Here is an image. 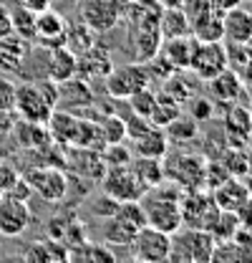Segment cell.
Masks as SVG:
<instances>
[{"label": "cell", "mask_w": 252, "mask_h": 263, "mask_svg": "<svg viewBox=\"0 0 252 263\" xmlns=\"http://www.w3.org/2000/svg\"><path fill=\"white\" fill-rule=\"evenodd\" d=\"M179 197H182V187L174 185L172 180H164L159 182L157 187H149L144 195L139 197V205L144 210V220L146 226L164 233H177L182 228V205H179Z\"/></svg>", "instance_id": "1"}, {"label": "cell", "mask_w": 252, "mask_h": 263, "mask_svg": "<svg viewBox=\"0 0 252 263\" xmlns=\"http://www.w3.org/2000/svg\"><path fill=\"white\" fill-rule=\"evenodd\" d=\"M237 228H240V218H237V213H232V210H220L217 218H215V223H212V228H209V235H212L215 243H217V240L232 238V235L237 233Z\"/></svg>", "instance_id": "36"}, {"label": "cell", "mask_w": 252, "mask_h": 263, "mask_svg": "<svg viewBox=\"0 0 252 263\" xmlns=\"http://www.w3.org/2000/svg\"><path fill=\"white\" fill-rule=\"evenodd\" d=\"M91 89H89V81H83V79H66L58 84V99L56 101H66V109H71V106H86V104H91Z\"/></svg>", "instance_id": "29"}, {"label": "cell", "mask_w": 252, "mask_h": 263, "mask_svg": "<svg viewBox=\"0 0 252 263\" xmlns=\"http://www.w3.org/2000/svg\"><path fill=\"white\" fill-rule=\"evenodd\" d=\"M212 200H215V205L220 210L237 213L250 200V193H247V185H245L242 177H227L217 187H212Z\"/></svg>", "instance_id": "18"}, {"label": "cell", "mask_w": 252, "mask_h": 263, "mask_svg": "<svg viewBox=\"0 0 252 263\" xmlns=\"http://www.w3.org/2000/svg\"><path fill=\"white\" fill-rule=\"evenodd\" d=\"M106 149H101V160L106 167H126L131 162V152L124 147V142H116V144H103Z\"/></svg>", "instance_id": "39"}, {"label": "cell", "mask_w": 252, "mask_h": 263, "mask_svg": "<svg viewBox=\"0 0 252 263\" xmlns=\"http://www.w3.org/2000/svg\"><path fill=\"white\" fill-rule=\"evenodd\" d=\"M179 205H182V226H187V228L209 230L215 218H217V213H220V208L215 205L212 195H204V187L182 190Z\"/></svg>", "instance_id": "6"}, {"label": "cell", "mask_w": 252, "mask_h": 263, "mask_svg": "<svg viewBox=\"0 0 252 263\" xmlns=\"http://www.w3.org/2000/svg\"><path fill=\"white\" fill-rule=\"evenodd\" d=\"M164 132H166L169 144H184V142H192V139L199 137V122L192 119V117L179 114L177 119H172V122L164 127Z\"/></svg>", "instance_id": "30"}, {"label": "cell", "mask_w": 252, "mask_h": 263, "mask_svg": "<svg viewBox=\"0 0 252 263\" xmlns=\"http://www.w3.org/2000/svg\"><path fill=\"white\" fill-rule=\"evenodd\" d=\"M28 185L35 195H40L46 202H61L68 193V182L58 167H35L28 172Z\"/></svg>", "instance_id": "12"}, {"label": "cell", "mask_w": 252, "mask_h": 263, "mask_svg": "<svg viewBox=\"0 0 252 263\" xmlns=\"http://www.w3.org/2000/svg\"><path fill=\"white\" fill-rule=\"evenodd\" d=\"M161 84H164L161 91H166L169 97H174L177 101H189V99L199 91V84H202V81H199L189 68H179V71H172Z\"/></svg>", "instance_id": "23"}, {"label": "cell", "mask_w": 252, "mask_h": 263, "mask_svg": "<svg viewBox=\"0 0 252 263\" xmlns=\"http://www.w3.org/2000/svg\"><path fill=\"white\" fill-rule=\"evenodd\" d=\"M15 106V81H10V76L0 73V114L13 111Z\"/></svg>", "instance_id": "42"}, {"label": "cell", "mask_w": 252, "mask_h": 263, "mask_svg": "<svg viewBox=\"0 0 252 263\" xmlns=\"http://www.w3.org/2000/svg\"><path fill=\"white\" fill-rule=\"evenodd\" d=\"M48 129H51V137L58 139V142H71L73 144V137H76V127H78V119L66 109V111H51L48 117Z\"/></svg>", "instance_id": "32"}, {"label": "cell", "mask_w": 252, "mask_h": 263, "mask_svg": "<svg viewBox=\"0 0 252 263\" xmlns=\"http://www.w3.org/2000/svg\"><path fill=\"white\" fill-rule=\"evenodd\" d=\"M76 68H78V56L68 46H58V48L48 51V61H46V68H43V76L56 81V84H61L66 79L76 76Z\"/></svg>", "instance_id": "19"}, {"label": "cell", "mask_w": 252, "mask_h": 263, "mask_svg": "<svg viewBox=\"0 0 252 263\" xmlns=\"http://www.w3.org/2000/svg\"><path fill=\"white\" fill-rule=\"evenodd\" d=\"M247 175H252V147L247 149Z\"/></svg>", "instance_id": "50"}, {"label": "cell", "mask_w": 252, "mask_h": 263, "mask_svg": "<svg viewBox=\"0 0 252 263\" xmlns=\"http://www.w3.org/2000/svg\"><path fill=\"white\" fill-rule=\"evenodd\" d=\"M245 3H250V0H245Z\"/></svg>", "instance_id": "57"}, {"label": "cell", "mask_w": 252, "mask_h": 263, "mask_svg": "<svg viewBox=\"0 0 252 263\" xmlns=\"http://www.w3.org/2000/svg\"><path fill=\"white\" fill-rule=\"evenodd\" d=\"M26 261H33V263H51V261H68V248L66 243L58 240V238H38L33 240L28 246V251L23 253Z\"/></svg>", "instance_id": "22"}, {"label": "cell", "mask_w": 252, "mask_h": 263, "mask_svg": "<svg viewBox=\"0 0 252 263\" xmlns=\"http://www.w3.org/2000/svg\"><path fill=\"white\" fill-rule=\"evenodd\" d=\"M179 114H182V101H177L174 97H169L166 91H159L149 122L157 124V127H166V124H169L172 119H177Z\"/></svg>", "instance_id": "33"}, {"label": "cell", "mask_w": 252, "mask_h": 263, "mask_svg": "<svg viewBox=\"0 0 252 263\" xmlns=\"http://www.w3.org/2000/svg\"><path fill=\"white\" fill-rule=\"evenodd\" d=\"M101 185L103 193L114 197L116 202H129V200H139L146 193V187L139 182V177L134 175V170L126 167H106L101 175Z\"/></svg>", "instance_id": "9"}, {"label": "cell", "mask_w": 252, "mask_h": 263, "mask_svg": "<svg viewBox=\"0 0 252 263\" xmlns=\"http://www.w3.org/2000/svg\"><path fill=\"white\" fill-rule=\"evenodd\" d=\"M26 56H28V41L10 33L5 38H0V68L5 73H18L23 71L26 64Z\"/></svg>", "instance_id": "20"}, {"label": "cell", "mask_w": 252, "mask_h": 263, "mask_svg": "<svg viewBox=\"0 0 252 263\" xmlns=\"http://www.w3.org/2000/svg\"><path fill=\"white\" fill-rule=\"evenodd\" d=\"M159 33L161 38H177V35H189V21L182 10V5H169L161 8L159 15Z\"/></svg>", "instance_id": "26"}, {"label": "cell", "mask_w": 252, "mask_h": 263, "mask_svg": "<svg viewBox=\"0 0 252 263\" xmlns=\"http://www.w3.org/2000/svg\"><path fill=\"white\" fill-rule=\"evenodd\" d=\"M134 43H136V59H139V61H149L152 56H157L159 43H161L159 23L136 26V31H134Z\"/></svg>", "instance_id": "28"}, {"label": "cell", "mask_w": 252, "mask_h": 263, "mask_svg": "<svg viewBox=\"0 0 252 263\" xmlns=\"http://www.w3.org/2000/svg\"><path fill=\"white\" fill-rule=\"evenodd\" d=\"M232 243H235V248L240 251L242 263H252V230L245 228V226H240L237 233L232 235Z\"/></svg>", "instance_id": "41"}, {"label": "cell", "mask_w": 252, "mask_h": 263, "mask_svg": "<svg viewBox=\"0 0 252 263\" xmlns=\"http://www.w3.org/2000/svg\"><path fill=\"white\" fill-rule=\"evenodd\" d=\"M247 180H245V185H247V193H250V197H252V175H245Z\"/></svg>", "instance_id": "51"}, {"label": "cell", "mask_w": 252, "mask_h": 263, "mask_svg": "<svg viewBox=\"0 0 252 263\" xmlns=\"http://www.w3.org/2000/svg\"><path fill=\"white\" fill-rule=\"evenodd\" d=\"M129 167L134 170V175L139 177V182L149 190V187H157L159 182H164V164L157 157H141L136 155V160L131 157Z\"/></svg>", "instance_id": "27"}, {"label": "cell", "mask_w": 252, "mask_h": 263, "mask_svg": "<svg viewBox=\"0 0 252 263\" xmlns=\"http://www.w3.org/2000/svg\"><path fill=\"white\" fill-rule=\"evenodd\" d=\"M18 3H20V5H26L28 10H33L35 15H38V13H43V10H48V8L53 5V0H18Z\"/></svg>", "instance_id": "47"}, {"label": "cell", "mask_w": 252, "mask_h": 263, "mask_svg": "<svg viewBox=\"0 0 252 263\" xmlns=\"http://www.w3.org/2000/svg\"><path fill=\"white\" fill-rule=\"evenodd\" d=\"M187 104H189V117L197 119L199 124H202V122H209L212 114H215V101H212V99H204V97H197V94H194Z\"/></svg>", "instance_id": "40"}, {"label": "cell", "mask_w": 252, "mask_h": 263, "mask_svg": "<svg viewBox=\"0 0 252 263\" xmlns=\"http://www.w3.org/2000/svg\"><path fill=\"white\" fill-rule=\"evenodd\" d=\"M0 197H3V187H0Z\"/></svg>", "instance_id": "55"}, {"label": "cell", "mask_w": 252, "mask_h": 263, "mask_svg": "<svg viewBox=\"0 0 252 263\" xmlns=\"http://www.w3.org/2000/svg\"><path fill=\"white\" fill-rule=\"evenodd\" d=\"M204 84H207L209 99H215L220 104H232V101L247 104V89L242 86V81H240V76H237L235 68H224L217 76L207 79Z\"/></svg>", "instance_id": "15"}, {"label": "cell", "mask_w": 252, "mask_h": 263, "mask_svg": "<svg viewBox=\"0 0 252 263\" xmlns=\"http://www.w3.org/2000/svg\"><path fill=\"white\" fill-rule=\"evenodd\" d=\"M250 35H252L250 8H242V3H240V5L229 8L227 13H222V41L245 43Z\"/></svg>", "instance_id": "17"}, {"label": "cell", "mask_w": 252, "mask_h": 263, "mask_svg": "<svg viewBox=\"0 0 252 263\" xmlns=\"http://www.w3.org/2000/svg\"><path fill=\"white\" fill-rule=\"evenodd\" d=\"M250 142H252V134H250Z\"/></svg>", "instance_id": "56"}, {"label": "cell", "mask_w": 252, "mask_h": 263, "mask_svg": "<svg viewBox=\"0 0 252 263\" xmlns=\"http://www.w3.org/2000/svg\"><path fill=\"white\" fill-rule=\"evenodd\" d=\"M161 164H164V180H172L182 190H199V187H204L207 160H202L199 155H179L177 152V155L161 160Z\"/></svg>", "instance_id": "4"}, {"label": "cell", "mask_w": 252, "mask_h": 263, "mask_svg": "<svg viewBox=\"0 0 252 263\" xmlns=\"http://www.w3.org/2000/svg\"><path fill=\"white\" fill-rule=\"evenodd\" d=\"M31 223L33 213L28 200L3 193V197H0V233H3V238H15V235L26 233L31 228Z\"/></svg>", "instance_id": "10"}, {"label": "cell", "mask_w": 252, "mask_h": 263, "mask_svg": "<svg viewBox=\"0 0 252 263\" xmlns=\"http://www.w3.org/2000/svg\"><path fill=\"white\" fill-rule=\"evenodd\" d=\"M224 68H229V66H227L224 41H212V43H202V41H197V48H194V56H192L189 71H192L199 81H207V79L217 76V73L224 71Z\"/></svg>", "instance_id": "11"}, {"label": "cell", "mask_w": 252, "mask_h": 263, "mask_svg": "<svg viewBox=\"0 0 252 263\" xmlns=\"http://www.w3.org/2000/svg\"><path fill=\"white\" fill-rule=\"evenodd\" d=\"M134 149L136 155L141 157H157V160H164V155L169 152V139H166V132L164 127H146L141 134L134 137Z\"/></svg>", "instance_id": "21"}, {"label": "cell", "mask_w": 252, "mask_h": 263, "mask_svg": "<svg viewBox=\"0 0 252 263\" xmlns=\"http://www.w3.org/2000/svg\"><path fill=\"white\" fill-rule=\"evenodd\" d=\"M126 3H131V0H121V5H126Z\"/></svg>", "instance_id": "52"}, {"label": "cell", "mask_w": 252, "mask_h": 263, "mask_svg": "<svg viewBox=\"0 0 252 263\" xmlns=\"http://www.w3.org/2000/svg\"><path fill=\"white\" fill-rule=\"evenodd\" d=\"M66 33H68V21L63 18L61 13H56L53 8L43 10L35 15V35H33V43H38L40 48H58V46H68L66 41Z\"/></svg>", "instance_id": "13"}, {"label": "cell", "mask_w": 252, "mask_h": 263, "mask_svg": "<svg viewBox=\"0 0 252 263\" xmlns=\"http://www.w3.org/2000/svg\"><path fill=\"white\" fill-rule=\"evenodd\" d=\"M237 76H240V81H242V86L245 89H250L252 91V59H247L245 64L237 68Z\"/></svg>", "instance_id": "46"}, {"label": "cell", "mask_w": 252, "mask_h": 263, "mask_svg": "<svg viewBox=\"0 0 252 263\" xmlns=\"http://www.w3.org/2000/svg\"><path fill=\"white\" fill-rule=\"evenodd\" d=\"M129 99V106H131V111L136 114V117H144V119H149L152 117V109H154V101H157V94L149 89V86H144V89H139V91H134Z\"/></svg>", "instance_id": "38"}, {"label": "cell", "mask_w": 252, "mask_h": 263, "mask_svg": "<svg viewBox=\"0 0 252 263\" xmlns=\"http://www.w3.org/2000/svg\"><path fill=\"white\" fill-rule=\"evenodd\" d=\"M0 243H3V233H0Z\"/></svg>", "instance_id": "54"}, {"label": "cell", "mask_w": 252, "mask_h": 263, "mask_svg": "<svg viewBox=\"0 0 252 263\" xmlns=\"http://www.w3.org/2000/svg\"><path fill=\"white\" fill-rule=\"evenodd\" d=\"M242 48H245V56H247V59H252V35L245 41V43H242Z\"/></svg>", "instance_id": "49"}, {"label": "cell", "mask_w": 252, "mask_h": 263, "mask_svg": "<svg viewBox=\"0 0 252 263\" xmlns=\"http://www.w3.org/2000/svg\"><path fill=\"white\" fill-rule=\"evenodd\" d=\"M13 33V23H10V10L5 5V0H0V38Z\"/></svg>", "instance_id": "45"}, {"label": "cell", "mask_w": 252, "mask_h": 263, "mask_svg": "<svg viewBox=\"0 0 252 263\" xmlns=\"http://www.w3.org/2000/svg\"><path fill=\"white\" fill-rule=\"evenodd\" d=\"M224 114H222V129L224 137L229 139V144H247L252 134V109L242 101H232L224 104Z\"/></svg>", "instance_id": "14"}, {"label": "cell", "mask_w": 252, "mask_h": 263, "mask_svg": "<svg viewBox=\"0 0 252 263\" xmlns=\"http://www.w3.org/2000/svg\"><path fill=\"white\" fill-rule=\"evenodd\" d=\"M56 99H58V84L51 79H33L23 81L20 86L15 84V111L35 124H46L51 111L56 109Z\"/></svg>", "instance_id": "2"}, {"label": "cell", "mask_w": 252, "mask_h": 263, "mask_svg": "<svg viewBox=\"0 0 252 263\" xmlns=\"http://www.w3.org/2000/svg\"><path fill=\"white\" fill-rule=\"evenodd\" d=\"M78 18L89 31L106 33L116 28L119 21L124 18V5H121V0H81Z\"/></svg>", "instance_id": "5"}, {"label": "cell", "mask_w": 252, "mask_h": 263, "mask_svg": "<svg viewBox=\"0 0 252 263\" xmlns=\"http://www.w3.org/2000/svg\"><path fill=\"white\" fill-rule=\"evenodd\" d=\"M250 15H252V0H250Z\"/></svg>", "instance_id": "53"}, {"label": "cell", "mask_w": 252, "mask_h": 263, "mask_svg": "<svg viewBox=\"0 0 252 263\" xmlns=\"http://www.w3.org/2000/svg\"><path fill=\"white\" fill-rule=\"evenodd\" d=\"M194 48H197V38L189 33V35H177V38H161L157 53L174 71H179V68H189Z\"/></svg>", "instance_id": "16"}, {"label": "cell", "mask_w": 252, "mask_h": 263, "mask_svg": "<svg viewBox=\"0 0 252 263\" xmlns=\"http://www.w3.org/2000/svg\"><path fill=\"white\" fill-rule=\"evenodd\" d=\"M215 248V238L209 230L202 228H182L172 233V248L166 261H187V263H209Z\"/></svg>", "instance_id": "3"}, {"label": "cell", "mask_w": 252, "mask_h": 263, "mask_svg": "<svg viewBox=\"0 0 252 263\" xmlns=\"http://www.w3.org/2000/svg\"><path fill=\"white\" fill-rule=\"evenodd\" d=\"M220 162L229 172V177H245L247 175V149H245V144H229V147H224Z\"/></svg>", "instance_id": "34"}, {"label": "cell", "mask_w": 252, "mask_h": 263, "mask_svg": "<svg viewBox=\"0 0 252 263\" xmlns=\"http://www.w3.org/2000/svg\"><path fill=\"white\" fill-rule=\"evenodd\" d=\"M98 134H101V142L103 144H116V142H124L126 137V122L116 114H109L98 122Z\"/></svg>", "instance_id": "37"}, {"label": "cell", "mask_w": 252, "mask_h": 263, "mask_svg": "<svg viewBox=\"0 0 252 263\" xmlns=\"http://www.w3.org/2000/svg\"><path fill=\"white\" fill-rule=\"evenodd\" d=\"M131 256L136 261L144 263H161L169 258V248H172V235L164 233V230H157L152 226H141V228L134 233L131 243Z\"/></svg>", "instance_id": "7"}, {"label": "cell", "mask_w": 252, "mask_h": 263, "mask_svg": "<svg viewBox=\"0 0 252 263\" xmlns=\"http://www.w3.org/2000/svg\"><path fill=\"white\" fill-rule=\"evenodd\" d=\"M136 230H139V226H134L131 220H126L124 215L114 213L111 218H103L101 235H103L106 246H129Z\"/></svg>", "instance_id": "25"}, {"label": "cell", "mask_w": 252, "mask_h": 263, "mask_svg": "<svg viewBox=\"0 0 252 263\" xmlns=\"http://www.w3.org/2000/svg\"><path fill=\"white\" fill-rule=\"evenodd\" d=\"M116 208H119V202H116L114 197H109L106 193H103V197H98L94 205H91L94 215H103V218H111V215L116 213Z\"/></svg>", "instance_id": "44"}, {"label": "cell", "mask_w": 252, "mask_h": 263, "mask_svg": "<svg viewBox=\"0 0 252 263\" xmlns=\"http://www.w3.org/2000/svg\"><path fill=\"white\" fill-rule=\"evenodd\" d=\"M149 81H152V79H149V71H146V64H144V61L111 68V71L103 76V86H106L109 97H114V99L131 97L134 91L149 86Z\"/></svg>", "instance_id": "8"}, {"label": "cell", "mask_w": 252, "mask_h": 263, "mask_svg": "<svg viewBox=\"0 0 252 263\" xmlns=\"http://www.w3.org/2000/svg\"><path fill=\"white\" fill-rule=\"evenodd\" d=\"M224 51H227V66H229V68H235V71L247 61L242 43H229V41H224Z\"/></svg>", "instance_id": "43"}, {"label": "cell", "mask_w": 252, "mask_h": 263, "mask_svg": "<svg viewBox=\"0 0 252 263\" xmlns=\"http://www.w3.org/2000/svg\"><path fill=\"white\" fill-rule=\"evenodd\" d=\"M192 35L202 43H212V41H222V13H207L202 21H197L192 26Z\"/></svg>", "instance_id": "35"}, {"label": "cell", "mask_w": 252, "mask_h": 263, "mask_svg": "<svg viewBox=\"0 0 252 263\" xmlns=\"http://www.w3.org/2000/svg\"><path fill=\"white\" fill-rule=\"evenodd\" d=\"M207 3H209V8H212L215 13H227L229 8L240 5L242 0H207Z\"/></svg>", "instance_id": "48"}, {"label": "cell", "mask_w": 252, "mask_h": 263, "mask_svg": "<svg viewBox=\"0 0 252 263\" xmlns=\"http://www.w3.org/2000/svg\"><path fill=\"white\" fill-rule=\"evenodd\" d=\"M8 10H10L13 33H15V35H20V38H26V41L31 43L33 35H35V13L28 10L26 5H20L18 0H13V3L8 5Z\"/></svg>", "instance_id": "31"}, {"label": "cell", "mask_w": 252, "mask_h": 263, "mask_svg": "<svg viewBox=\"0 0 252 263\" xmlns=\"http://www.w3.org/2000/svg\"><path fill=\"white\" fill-rule=\"evenodd\" d=\"M68 261L76 263H111L116 261V253L106 243H94V240H81L73 248H68Z\"/></svg>", "instance_id": "24"}]
</instances>
